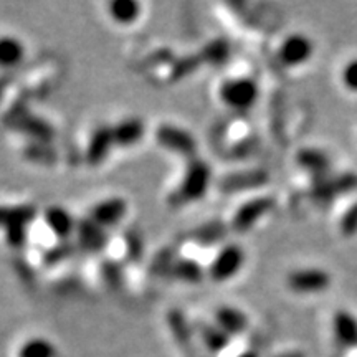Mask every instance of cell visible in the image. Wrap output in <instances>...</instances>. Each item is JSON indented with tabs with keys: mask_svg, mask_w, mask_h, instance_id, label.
I'll return each instance as SVG.
<instances>
[{
	"mask_svg": "<svg viewBox=\"0 0 357 357\" xmlns=\"http://www.w3.org/2000/svg\"><path fill=\"white\" fill-rule=\"evenodd\" d=\"M126 215V204L119 199L105 200V202L98 204L95 211L91 212L93 223L98 227H109L113 223L119 222Z\"/></svg>",
	"mask_w": 357,
	"mask_h": 357,
	"instance_id": "5b68a950",
	"label": "cell"
},
{
	"mask_svg": "<svg viewBox=\"0 0 357 357\" xmlns=\"http://www.w3.org/2000/svg\"><path fill=\"white\" fill-rule=\"evenodd\" d=\"M288 287L294 293L316 294L331 287L333 278L323 268H300L288 275Z\"/></svg>",
	"mask_w": 357,
	"mask_h": 357,
	"instance_id": "3957f363",
	"label": "cell"
},
{
	"mask_svg": "<svg viewBox=\"0 0 357 357\" xmlns=\"http://www.w3.org/2000/svg\"><path fill=\"white\" fill-rule=\"evenodd\" d=\"M45 225L52 231L53 236H68L75 230V220L65 208L50 207L45 212Z\"/></svg>",
	"mask_w": 357,
	"mask_h": 357,
	"instance_id": "9c48e42d",
	"label": "cell"
},
{
	"mask_svg": "<svg viewBox=\"0 0 357 357\" xmlns=\"http://www.w3.org/2000/svg\"><path fill=\"white\" fill-rule=\"evenodd\" d=\"M334 324H336V333L344 337H351L356 339L357 337V319L351 312L347 311H339L334 318Z\"/></svg>",
	"mask_w": 357,
	"mask_h": 357,
	"instance_id": "5bb4252c",
	"label": "cell"
},
{
	"mask_svg": "<svg viewBox=\"0 0 357 357\" xmlns=\"http://www.w3.org/2000/svg\"><path fill=\"white\" fill-rule=\"evenodd\" d=\"M342 230L346 231V234H354L357 230V205L352 211L347 212V215L342 218Z\"/></svg>",
	"mask_w": 357,
	"mask_h": 357,
	"instance_id": "e0dca14e",
	"label": "cell"
},
{
	"mask_svg": "<svg viewBox=\"0 0 357 357\" xmlns=\"http://www.w3.org/2000/svg\"><path fill=\"white\" fill-rule=\"evenodd\" d=\"M204 341L205 346L211 351H220L227 346V334L218 328H205L204 329Z\"/></svg>",
	"mask_w": 357,
	"mask_h": 357,
	"instance_id": "2e32d148",
	"label": "cell"
},
{
	"mask_svg": "<svg viewBox=\"0 0 357 357\" xmlns=\"http://www.w3.org/2000/svg\"><path fill=\"white\" fill-rule=\"evenodd\" d=\"M245 263L243 248L238 245H227L217 253L211 265V276L215 281H227L242 270Z\"/></svg>",
	"mask_w": 357,
	"mask_h": 357,
	"instance_id": "277c9868",
	"label": "cell"
},
{
	"mask_svg": "<svg viewBox=\"0 0 357 357\" xmlns=\"http://www.w3.org/2000/svg\"><path fill=\"white\" fill-rule=\"evenodd\" d=\"M108 15L118 25L136 24L141 17V3L134 0H114L108 3Z\"/></svg>",
	"mask_w": 357,
	"mask_h": 357,
	"instance_id": "8992f818",
	"label": "cell"
},
{
	"mask_svg": "<svg viewBox=\"0 0 357 357\" xmlns=\"http://www.w3.org/2000/svg\"><path fill=\"white\" fill-rule=\"evenodd\" d=\"M55 346L43 337H33L20 347L19 357H55Z\"/></svg>",
	"mask_w": 357,
	"mask_h": 357,
	"instance_id": "4fadbf2b",
	"label": "cell"
},
{
	"mask_svg": "<svg viewBox=\"0 0 357 357\" xmlns=\"http://www.w3.org/2000/svg\"><path fill=\"white\" fill-rule=\"evenodd\" d=\"M25 58V47L19 38L3 35L0 37V66L12 68L22 63Z\"/></svg>",
	"mask_w": 357,
	"mask_h": 357,
	"instance_id": "30bf717a",
	"label": "cell"
},
{
	"mask_svg": "<svg viewBox=\"0 0 357 357\" xmlns=\"http://www.w3.org/2000/svg\"><path fill=\"white\" fill-rule=\"evenodd\" d=\"M258 95H260L258 84L250 78L229 79L220 88V98L223 105L238 111L252 108L258 100Z\"/></svg>",
	"mask_w": 357,
	"mask_h": 357,
	"instance_id": "7a4b0ae2",
	"label": "cell"
},
{
	"mask_svg": "<svg viewBox=\"0 0 357 357\" xmlns=\"http://www.w3.org/2000/svg\"><path fill=\"white\" fill-rule=\"evenodd\" d=\"M208 184V169L202 162L192 164L184 178V195L187 197H200L207 189Z\"/></svg>",
	"mask_w": 357,
	"mask_h": 357,
	"instance_id": "52a82bcc",
	"label": "cell"
},
{
	"mask_svg": "<svg viewBox=\"0 0 357 357\" xmlns=\"http://www.w3.org/2000/svg\"><path fill=\"white\" fill-rule=\"evenodd\" d=\"M142 124L137 119H128L113 128V139L119 144H134L141 139Z\"/></svg>",
	"mask_w": 357,
	"mask_h": 357,
	"instance_id": "7c38bea8",
	"label": "cell"
},
{
	"mask_svg": "<svg viewBox=\"0 0 357 357\" xmlns=\"http://www.w3.org/2000/svg\"><path fill=\"white\" fill-rule=\"evenodd\" d=\"M215 321L217 328L222 329L227 336H229V334L243 333V329L247 328V316H245L240 310H236V307H220L215 314Z\"/></svg>",
	"mask_w": 357,
	"mask_h": 357,
	"instance_id": "ba28073f",
	"label": "cell"
},
{
	"mask_svg": "<svg viewBox=\"0 0 357 357\" xmlns=\"http://www.w3.org/2000/svg\"><path fill=\"white\" fill-rule=\"evenodd\" d=\"M314 42L305 33L294 32L281 40L276 50V58L287 68H298L306 65L314 56Z\"/></svg>",
	"mask_w": 357,
	"mask_h": 357,
	"instance_id": "6da1fadb",
	"label": "cell"
},
{
	"mask_svg": "<svg viewBox=\"0 0 357 357\" xmlns=\"http://www.w3.org/2000/svg\"><path fill=\"white\" fill-rule=\"evenodd\" d=\"M341 84L347 91L357 93V56L349 58L344 65H342L341 73H339Z\"/></svg>",
	"mask_w": 357,
	"mask_h": 357,
	"instance_id": "9a60e30c",
	"label": "cell"
},
{
	"mask_svg": "<svg viewBox=\"0 0 357 357\" xmlns=\"http://www.w3.org/2000/svg\"><path fill=\"white\" fill-rule=\"evenodd\" d=\"M268 211V200H255V202H250L236 213L235 217V227L236 229L243 230L252 227L253 222H257V218L265 215Z\"/></svg>",
	"mask_w": 357,
	"mask_h": 357,
	"instance_id": "8fae6325",
	"label": "cell"
}]
</instances>
